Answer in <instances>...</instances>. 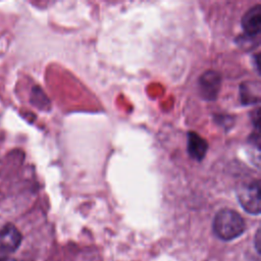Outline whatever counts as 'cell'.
Returning a JSON list of instances; mask_svg holds the SVG:
<instances>
[{
    "label": "cell",
    "mask_w": 261,
    "mask_h": 261,
    "mask_svg": "<svg viewBox=\"0 0 261 261\" xmlns=\"http://www.w3.org/2000/svg\"><path fill=\"white\" fill-rule=\"evenodd\" d=\"M22 240L20 231L11 223L0 228V253H12L20 245Z\"/></svg>",
    "instance_id": "cell-3"
},
{
    "label": "cell",
    "mask_w": 261,
    "mask_h": 261,
    "mask_svg": "<svg viewBox=\"0 0 261 261\" xmlns=\"http://www.w3.org/2000/svg\"><path fill=\"white\" fill-rule=\"evenodd\" d=\"M242 28L250 39H255L261 32V4L251 7L242 18Z\"/></svg>",
    "instance_id": "cell-5"
},
{
    "label": "cell",
    "mask_w": 261,
    "mask_h": 261,
    "mask_svg": "<svg viewBox=\"0 0 261 261\" xmlns=\"http://www.w3.org/2000/svg\"><path fill=\"white\" fill-rule=\"evenodd\" d=\"M259 242H260V231L258 230L256 233V247H257V251H260V246H259Z\"/></svg>",
    "instance_id": "cell-8"
},
{
    "label": "cell",
    "mask_w": 261,
    "mask_h": 261,
    "mask_svg": "<svg viewBox=\"0 0 261 261\" xmlns=\"http://www.w3.org/2000/svg\"><path fill=\"white\" fill-rule=\"evenodd\" d=\"M237 196L241 206L248 213L254 215L260 213V181L258 179L241 186L237 192Z\"/></svg>",
    "instance_id": "cell-2"
},
{
    "label": "cell",
    "mask_w": 261,
    "mask_h": 261,
    "mask_svg": "<svg viewBox=\"0 0 261 261\" xmlns=\"http://www.w3.org/2000/svg\"><path fill=\"white\" fill-rule=\"evenodd\" d=\"M241 99L244 104L258 103L260 100L259 83H243V85L241 86Z\"/></svg>",
    "instance_id": "cell-7"
},
{
    "label": "cell",
    "mask_w": 261,
    "mask_h": 261,
    "mask_svg": "<svg viewBox=\"0 0 261 261\" xmlns=\"http://www.w3.org/2000/svg\"><path fill=\"white\" fill-rule=\"evenodd\" d=\"M207 149L208 144L205 139L194 132L188 133V153L192 158L201 161L205 157Z\"/></svg>",
    "instance_id": "cell-6"
},
{
    "label": "cell",
    "mask_w": 261,
    "mask_h": 261,
    "mask_svg": "<svg viewBox=\"0 0 261 261\" xmlns=\"http://www.w3.org/2000/svg\"><path fill=\"white\" fill-rule=\"evenodd\" d=\"M213 231L222 241H231L243 234L246 228L244 218L234 210H219L213 219Z\"/></svg>",
    "instance_id": "cell-1"
},
{
    "label": "cell",
    "mask_w": 261,
    "mask_h": 261,
    "mask_svg": "<svg viewBox=\"0 0 261 261\" xmlns=\"http://www.w3.org/2000/svg\"><path fill=\"white\" fill-rule=\"evenodd\" d=\"M0 261H16V260L9 257H0Z\"/></svg>",
    "instance_id": "cell-9"
},
{
    "label": "cell",
    "mask_w": 261,
    "mask_h": 261,
    "mask_svg": "<svg viewBox=\"0 0 261 261\" xmlns=\"http://www.w3.org/2000/svg\"><path fill=\"white\" fill-rule=\"evenodd\" d=\"M220 75L214 70L204 72L199 80L201 96L206 100H214L220 89Z\"/></svg>",
    "instance_id": "cell-4"
}]
</instances>
